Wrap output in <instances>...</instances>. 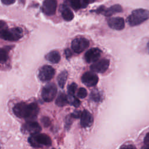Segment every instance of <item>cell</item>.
<instances>
[{
	"label": "cell",
	"instance_id": "obj_1",
	"mask_svg": "<svg viewBox=\"0 0 149 149\" xmlns=\"http://www.w3.org/2000/svg\"><path fill=\"white\" fill-rule=\"evenodd\" d=\"M14 114L20 118H35L38 113L39 108L35 102L27 104L26 102H19L13 108Z\"/></svg>",
	"mask_w": 149,
	"mask_h": 149
},
{
	"label": "cell",
	"instance_id": "obj_2",
	"mask_svg": "<svg viewBox=\"0 0 149 149\" xmlns=\"http://www.w3.org/2000/svg\"><path fill=\"white\" fill-rule=\"evenodd\" d=\"M149 17V12L144 9L134 10L127 18V22L131 26L140 24Z\"/></svg>",
	"mask_w": 149,
	"mask_h": 149
},
{
	"label": "cell",
	"instance_id": "obj_3",
	"mask_svg": "<svg viewBox=\"0 0 149 149\" xmlns=\"http://www.w3.org/2000/svg\"><path fill=\"white\" fill-rule=\"evenodd\" d=\"M30 144L34 148H40L42 146H49L51 145V138L44 133H36L31 134L28 139Z\"/></svg>",
	"mask_w": 149,
	"mask_h": 149
},
{
	"label": "cell",
	"instance_id": "obj_4",
	"mask_svg": "<svg viewBox=\"0 0 149 149\" xmlns=\"http://www.w3.org/2000/svg\"><path fill=\"white\" fill-rule=\"evenodd\" d=\"M23 36V30L20 27H13L10 29H7L0 34V38L10 41H16L20 39Z\"/></svg>",
	"mask_w": 149,
	"mask_h": 149
},
{
	"label": "cell",
	"instance_id": "obj_5",
	"mask_svg": "<svg viewBox=\"0 0 149 149\" xmlns=\"http://www.w3.org/2000/svg\"><path fill=\"white\" fill-rule=\"evenodd\" d=\"M57 93V88L54 83H51L46 84L42 88L41 96L42 99L46 102L52 101Z\"/></svg>",
	"mask_w": 149,
	"mask_h": 149
},
{
	"label": "cell",
	"instance_id": "obj_6",
	"mask_svg": "<svg viewBox=\"0 0 149 149\" xmlns=\"http://www.w3.org/2000/svg\"><path fill=\"white\" fill-rule=\"evenodd\" d=\"M88 46L89 41L87 39L83 37H79L74 39L71 44V47L73 51L77 54L82 52Z\"/></svg>",
	"mask_w": 149,
	"mask_h": 149
},
{
	"label": "cell",
	"instance_id": "obj_7",
	"mask_svg": "<svg viewBox=\"0 0 149 149\" xmlns=\"http://www.w3.org/2000/svg\"><path fill=\"white\" fill-rule=\"evenodd\" d=\"M55 69L49 65H44L40 68L38 72V77L42 81L50 80L55 75Z\"/></svg>",
	"mask_w": 149,
	"mask_h": 149
},
{
	"label": "cell",
	"instance_id": "obj_8",
	"mask_svg": "<svg viewBox=\"0 0 149 149\" xmlns=\"http://www.w3.org/2000/svg\"><path fill=\"white\" fill-rule=\"evenodd\" d=\"M109 65V61L107 59H102L97 60L93 63L91 66L90 69L94 72L104 73L108 68Z\"/></svg>",
	"mask_w": 149,
	"mask_h": 149
},
{
	"label": "cell",
	"instance_id": "obj_9",
	"mask_svg": "<svg viewBox=\"0 0 149 149\" xmlns=\"http://www.w3.org/2000/svg\"><path fill=\"white\" fill-rule=\"evenodd\" d=\"M56 6V0H44L42 6V12L47 15H53L55 13Z\"/></svg>",
	"mask_w": 149,
	"mask_h": 149
},
{
	"label": "cell",
	"instance_id": "obj_10",
	"mask_svg": "<svg viewBox=\"0 0 149 149\" xmlns=\"http://www.w3.org/2000/svg\"><path fill=\"white\" fill-rule=\"evenodd\" d=\"M81 81L88 87H93L97 84L98 81V76L94 73L87 72L81 77Z\"/></svg>",
	"mask_w": 149,
	"mask_h": 149
},
{
	"label": "cell",
	"instance_id": "obj_11",
	"mask_svg": "<svg viewBox=\"0 0 149 149\" xmlns=\"http://www.w3.org/2000/svg\"><path fill=\"white\" fill-rule=\"evenodd\" d=\"M22 130L31 135L40 133V132L41 130V127L37 122L28 121L23 125Z\"/></svg>",
	"mask_w": 149,
	"mask_h": 149
},
{
	"label": "cell",
	"instance_id": "obj_12",
	"mask_svg": "<svg viewBox=\"0 0 149 149\" xmlns=\"http://www.w3.org/2000/svg\"><path fill=\"white\" fill-rule=\"evenodd\" d=\"M101 55V51L97 48L88 49L84 55V59L87 63L94 62L97 61Z\"/></svg>",
	"mask_w": 149,
	"mask_h": 149
},
{
	"label": "cell",
	"instance_id": "obj_13",
	"mask_svg": "<svg viewBox=\"0 0 149 149\" xmlns=\"http://www.w3.org/2000/svg\"><path fill=\"white\" fill-rule=\"evenodd\" d=\"M108 26L112 29L121 30L125 27V21L122 17H113L108 19Z\"/></svg>",
	"mask_w": 149,
	"mask_h": 149
},
{
	"label": "cell",
	"instance_id": "obj_14",
	"mask_svg": "<svg viewBox=\"0 0 149 149\" xmlns=\"http://www.w3.org/2000/svg\"><path fill=\"white\" fill-rule=\"evenodd\" d=\"M80 118V125L83 127H87L92 125L94 119L92 115L87 110H84L82 112Z\"/></svg>",
	"mask_w": 149,
	"mask_h": 149
},
{
	"label": "cell",
	"instance_id": "obj_15",
	"mask_svg": "<svg viewBox=\"0 0 149 149\" xmlns=\"http://www.w3.org/2000/svg\"><path fill=\"white\" fill-rule=\"evenodd\" d=\"M71 6L75 10H78L81 8H86L89 0H68Z\"/></svg>",
	"mask_w": 149,
	"mask_h": 149
},
{
	"label": "cell",
	"instance_id": "obj_16",
	"mask_svg": "<svg viewBox=\"0 0 149 149\" xmlns=\"http://www.w3.org/2000/svg\"><path fill=\"white\" fill-rule=\"evenodd\" d=\"M61 14L63 19L66 21H70L74 17V14L72 11L65 5H62L61 8Z\"/></svg>",
	"mask_w": 149,
	"mask_h": 149
},
{
	"label": "cell",
	"instance_id": "obj_17",
	"mask_svg": "<svg viewBox=\"0 0 149 149\" xmlns=\"http://www.w3.org/2000/svg\"><path fill=\"white\" fill-rule=\"evenodd\" d=\"M45 59L52 63H57L61 59V55L56 51H52L45 55Z\"/></svg>",
	"mask_w": 149,
	"mask_h": 149
},
{
	"label": "cell",
	"instance_id": "obj_18",
	"mask_svg": "<svg viewBox=\"0 0 149 149\" xmlns=\"http://www.w3.org/2000/svg\"><path fill=\"white\" fill-rule=\"evenodd\" d=\"M68 102L69 100L67 95L65 93L61 92L56 99L55 104L59 107H63L66 105Z\"/></svg>",
	"mask_w": 149,
	"mask_h": 149
},
{
	"label": "cell",
	"instance_id": "obj_19",
	"mask_svg": "<svg viewBox=\"0 0 149 149\" xmlns=\"http://www.w3.org/2000/svg\"><path fill=\"white\" fill-rule=\"evenodd\" d=\"M122 11V8L119 5H115L110 8H108L105 11H104V15L107 16H110L116 13L121 12Z\"/></svg>",
	"mask_w": 149,
	"mask_h": 149
},
{
	"label": "cell",
	"instance_id": "obj_20",
	"mask_svg": "<svg viewBox=\"0 0 149 149\" xmlns=\"http://www.w3.org/2000/svg\"><path fill=\"white\" fill-rule=\"evenodd\" d=\"M68 77V72L66 70H64L59 73L57 77V81L59 86L61 88H63Z\"/></svg>",
	"mask_w": 149,
	"mask_h": 149
},
{
	"label": "cell",
	"instance_id": "obj_21",
	"mask_svg": "<svg viewBox=\"0 0 149 149\" xmlns=\"http://www.w3.org/2000/svg\"><path fill=\"white\" fill-rule=\"evenodd\" d=\"M8 59V51L4 48H0V63L5 62Z\"/></svg>",
	"mask_w": 149,
	"mask_h": 149
},
{
	"label": "cell",
	"instance_id": "obj_22",
	"mask_svg": "<svg viewBox=\"0 0 149 149\" xmlns=\"http://www.w3.org/2000/svg\"><path fill=\"white\" fill-rule=\"evenodd\" d=\"M68 100H69V102L70 103V104L75 107H78L80 104V102L79 100V99L74 97V95H73V96L69 95Z\"/></svg>",
	"mask_w": 149,
	"mask_h": 149
},
{
	"label": "cell",
	"instance_id": "obj_23",
	"mask_svg": "<svg viewBox=\"0 0 149 149\" xmlns=\"http://www.w3.org/2000/svg\"><path fill=\"white\" fill-rule=\"evenodd\" d=\"M90 98L95 102H98L101 100V97L100 93L98 91L95 90V91H93L91 92V93L90 94Z\"/></svg>",
	"mask_w": 149,
	"mask_h": 149
},
{
	"label": "cell",
	"instance_id": "obj_24",
	"mask_svg": "<svg viewBox=\"0 0 149 149\" xmlns=\"http://www.w3.org/2000/svg\"><path fill=\"white\" fill-rule=\"evenodd\" d=\"M77 87V86L75 83H72L68 86V92L69 95H70V96L74 95L75 91L76 90Z\"/></svg>",
	"mask_w": 149,
	"mask_h": 149
},
{
	"label": "cell",
	"instance_id": "obj_25",
	"mask_svg": "<svg viewBox=\"0 0 149 149\" xmlns=\"http://www.w3.org/2000/svg\"><path fill=\"white\" fill-rule=\"evenodd\" d=\"M87 95V90L81 87L77 91V97L80 98H84Z\"/></svg>",
	"mask_w": 149,
	"mask_h": 149
},
{
	"label": "cell",
	"instance_id": "obj_26",
	"mask_svg": "<svg viewBox=\"0 0 149 149\" xmlns=\"http://www.w3.org/2000/svg\"><path fill=\"white\" fill-rule=\"evenodd\" d=\"M41 123L45 127H48L51 124V120L47 116H43L41 119Z\"/></svg>",
	"mask_w": 149,
	"mask_h": 149
},
{
	"label": "cell",
	"instance_id": "obj_27",
	"mask_svg": "<svg viewBox=\"0 0 149 149\" xmlns=\"http://www.w3.org/2000/svg\"><path fill=\"white\" fill-rule=\"evenodd\" d=\"M8 29V25L3 20H0V34Z\"/></svg>",
	"mask_w": 149,
	"mask_h": 149
},
{
	"label": "cell",
	"instance_id": "obj_28",
	"mask_svg": "<svg viewBox=\"0 0 149 149\" xmlns=\"http://www.w3.org/2000/svg\"><path fill=\"white\" fill-rule=\"evenodd\" d=\"M81 113L82 112L80 111H74V112L73 113H72L71 116L72 118H79L81 116Z\"/></svg>",
	"mask_w": 149,
	"mask_h": 149
},
{
	"label": "cell",
	"instance_id": "obj_29",
	"mask_svg": "<svg viewBox=\"0 0 149 149\" xmlns=\"http://www.w3.org/2000/svg\"><path fill=\"white\" fill-rule=\"evenodd\" d=\"M15 1L16 0H1V2L6 5H9L15 3Z\"/></svg>",
	"mask_w": 149,
	"mask_h": 149
},
{
	"label": "cell",
	"instance_id": "obj_30",
	"mask_svg": "<svg viewBox=\"0 0 149 149\" xmlns=\"http://www.w3.org/2000/svg\"><path fill=\"white\" fill-rule=\"evenodd\" d=\"M144 143L145 144H149V132L146 134L144 139Z\"/></svg>",
	"mask_w": 149,
	"mask_h": 149
},
{
	"label": "cell",
	"instance_id": "obj_31",
	"mask_svg": "<svg viewBox=\"0 0 149 149\" xmlns=\"http://www.w3.org/2000/svg\"><path fill=\"white\" fill-rule=\"evenodd\" d=\"M65 55H66V57L69 58V57H70L72 55V52H71V51L69 49H66L65 50Z\"/></svg>",
	"mask_w": 149,
	"mask_h": 149
},
{
	"label": "cell",
	"instance_id": "obj_32",
	"mask_svg": "<svg viewBox=\"0 0 149 149\" xmlns=\"http://www.w3.org/2000/svg\"><path fill=\"white\" fill-rule=\"evenodd\" d=\"M120 148H136L134 146H132V145H129V146H124L121 147Z\"/></svg>",
	"mask_w": 149,
	"mask_h": 149
},
{
	"label": "cell",
	"instance_id": "obj_33",
	"mask_svg": "<svg viewBox=\"0 0 149 149\" xmlns=\"http://www.w3.org/2000/svg\"><path fill=\"white\" fill-rule=\"evenodd\" d=\"M142 148H148V149H149V144H145V146H144V147H143Z\"/></svg>",
	"mask_w": 149,
	"mask_h": 149
},
{
	"label": "cell",
	"instance_id": "obj_34",
	"mask_svg": "<svg viewBox=\"0 0 149 149\" xmlns=\"http://www.w3.org/2000/svg\"><path fill=\"white\" fill-rule=\"evenodd\" d=\"M147 48H148V51H149V42H148V44H147Z\"/></svg>",
	"mask_w": 149,
	"mask_h": 149
}]
</instances>
